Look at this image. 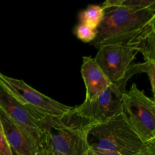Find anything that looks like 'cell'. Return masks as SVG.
I'll return each mask as SVG.
<instances>
[{
    "label": "cell",
    "mask_w": 155,
    "mask_h": 155,
    "mask_svg": "<svg viewBox=\"0 0 155 155\" xmlns=\"http://www.w3.org/2000/svg\"><path fill=\"white\" fill-rule=\"evenodd\" d=\"M41 148L55 155H87V130L66 120L45 117L42 120Z\"/></svg>",
    "instance_id": "cell-4"
},
{
    "label": "cell",
    "mask_w": 155,
    "mask_h": 155,
    "mask_svg": "<svg viewBox=\"0 0 155 155\" xmlns=\"http://www.w3.org/2000/svg\"><path fill=\"white\" fill-rule=\"evenodd\" d=\"M134 155H155V142L151 141L145 143V146Z\"/></svg>",
    "instance_id": "cell-17"
},
{
    "label": "cell",
    "mask_w": 155,
    "mask_h": 155,
    "mask_svg": "<svg viewBox=\"0 0 155 155\" xmlns=\"http://www.w3.org/2000/svg\"><path fill=\"white\" fill-rule=\"evenodd\" d=\"M74 33H75L76 36L80 40L84 42H89V43L93 42L97 35L96 30H92V29L88 27L87 26L82 24L77 26L75 30H74Z\"/></svg>",
    "instance_id": "cell-14"
},
{
    "label": "cell",
    "mask_w": 155,
    "mask_h": 155,
    "mask_svg": "<svg viewBox=\"0 0 155 155\" xmlns=\"http://www.w3.org/2000/svg\"><path fill=\"white\" fill-rule=\"evenodd\" d=\"M87 142L92 149L120 155L136 154L145 145L122 113L104 124L92 126L87 130Z\"/></svg>",
    "instance_id": "cell-2"
},
{
    "label": "cell",
    "mask_w": 155,
    "mask_h": 155,
    "mask_svg": "<svg viewBox=\"0 0 155 155\" xmlns=\"http://www.w3.org/2000/svg\"><path fill=\"white\" fill-rule=\"evenodd\" d=\"M50 155H55V154H49Z\"/></svg>",
    "instance_id": "cell-23"
},
{
    "label": "cell",
    "mask_w": 155,
    "mask_h": 155,
    "mask_svg": "<svg viewBox=\"0 0 155 155\" xmlns=\"http://www.w3.org/2000/svg\"><path fill=\"white\" fill-rule=\"evenodd\" d=\"M81 75L86 86V99L92 101L105 91L112 84L99 68L95 59L83 57Z\"/></svg>",
    "instance_id": "cell-10"
},
{
    "label": "cell",
    "mask_w": 155,
    "mask_h": 155,
    "mask_svg": "<svg viewBox=\"0 0 155 155\" xmlns=\"http://www.w3.org/2000/svg\"><path fill=\"white\" fill-rule=\"evenodd\" d=\"M130 46L142 53L145 61L155 62V33L150 30L148 27Z\"/></svg>",
    "instance_id": "cell-11"
},
{
    "label": "cell",
    "mask_w": 155,
    "mask_h": 155,
    "mask_svg": "<svg viewBox=\"0 0 155 155\" xmlns=\"http://www.w3.org/2000/svg\"><path fill=\"white\" fill-rule=\"evenodd\" d=\"M0 82L23 104L43 117L61 118L73 108L43 95L21 80L0 73Z\"/></svg>",
    "instance_id": "cell-6"
},
{
    "label": "cell",
    "mask_w": 155,
    "mask_h": 155,
    "mask_svg": "<svg viewBox=\"0 0 155 155\" xmlns=\"http://www.w3.org/2000/svg\"><path fill=\"white\" fill-rule=\"evenodd\" d=\"M124 85L111 84L92 101L73 108L64 116L71 124L88 130L92 126L104 124L122 113Z\"/></svg>",
    "instance_id": "cell-3"
},
{
    "label": "cell",
    "mask_w": 155,
    "mask_h": 155,
    "mask_svg": "<svg viewBox=\"0 0 155 155\" xmlns=\"http://www.w3.org/2000/svg\"><path fill=\"white\" fill-rule=\"evenodd\" d=\"M0 109L13 122L40 144L42 136V120L45 117L23 104L1 82Z\"/></svg>",
    "instance_id": "cell-8"
},
{
    "label": "cell",
    "mask_w": 155,
    "mask_h": 155,
    "mask_svg": "<svg viewBox=\"0 0 155 155\" xmlns=\"http://www.w3.org/2000/svg\"><path fill=\"white\" fill-rule=\"evenodd\" d=\"M0 122L6 140L12 151L18 155H35L42 149L40 144L13 122L1 109Z\"/></svg>",
    "instance_id": "cell-9"
},
{
    "label": "cell",
    "mask_w": 155,
    "mask_h": 155,
    "mask_svg": "<svg viewBox=\"0 0 155 155\" xmlns=\"http://www.w3.org/2000/svg\"><path fill=\"white\" fill-rule=\"evenodd\" d=\"M122 114L144 143L154 139L155 102L133 84L123 97Z\"/></svg>",
    "instance_id": "cell-5"
},
{
    "label": "cell",
    "mask_w": 155,
    "mask_h": 155,
    "mask_svg": "<svg viewBox=\"0 0 155 155\" xmlns=\"http://www.w3.org/2000/svg\"><path fill=\"white\" fill-rule=\"evenodd\" d=\"M0 133H2V128L1 122H0Z\"/></svg>",
    "instance_id": "cell-21"
},
{
    "label": "cell",
    "mask_w": 155,
    "mask_h": 155,
    "mask_svg": "<svg viewBox=\"0 0 155 155\" xmlns=\"http://www.w3.org/2000/svg\"><path fill=\"white\" fill-rule=\"evenodd\" d=\"M103 16L104 10L102 6L98 5H89L85 10L79 14L80 23L95 30L99 27Z\"/></svg>",
    "instance_id": "cell-12"
},
{
    "label": "cell",
    "mask_w": 155,
    "mask_h": 155,
    "mask_svg": "<svg viewBox=\"0 0 155 155\" xmlns=\"http://www.w3.org/2000/svg\"><path fill=\"white\" fill-rule=\"evenodd\" d=\"M152 141H154V142H155V133H154V139H153Z\"/></svg>",
    "instance_id": "cell-22"
},
{
    "label": "cell",
    "mask_w": 155,
    "mask_h": 155,
    "mask_svg": "<svg viewBox=\"0 0 155 155\" xmlns=\"http://www.w3.org/2000/svg\"><path fill=\"white\" fill-rule=\"evenodd\" d=\"M139 73H145L149 77L151 82V88H152L153 101L155 102V62L152 61H145L143 63L134 64H132L129 71V74L130 77Z\"/></svg>",
    "instance_id": "cell-13"
},
{
    "label": "cell",
    "mask_w": 155,
    "mask_h": 155,
    "mask_svg": "<svg viewBox=\"0 0 155 155\" xmlns=\"http://www.w3.org/2000/svg\"><path fill=\"white\" fill-rule=\"evenodd\" d=\"M87 155H120V154H117V153H114V152L98 151V150H95L89 148V150H88Z\"/></svg>",
    "instance_id": "cell-18"
},
{
    "label": "cell",
    "mask_w": 155,
    "mask_h": 155,
    "mask_svg": "<svg viewBox=\"0 0 155 155\" xmlns=\"http://www.w3.org/2000/svg\"><path fill=\"white\" fill-rule=\"evenodd\" d=\"M119 2L123 5L138 9L155 8V0H119Z\"/></svg>",
    "instance_id": "cell-15"
},
{
    "label": "cell",
    "mask_w": 155,
    "mask_h": 155,
    "mask_svg": "<svg viewBox=\"0 0 155 155\" xmlns=\"http://www.w3.org/2000/svg\"><path fill=\"white\" fill-rule=\"evenodd\" d=\"M148 29L155 33V15L154 16V18H152V20L151 21V22H150L149 25H148Z\"/></svg>",
    "instance_id": "cell-20"
},
{
    "label": "cell",
    "mask_w": 155,
    "mask_h": 155,
    "mask_svg": "<svg viewBox=\"0 0 155 155\" xmlns=\"http://www.w3.org/2000/svg\"><path fill=\"white\" fill-rule=\"evenodd\" d=\"M12 155H18V154H17V153H15V151H12ZM35 155H50V154H49V152H48L46 149H45V148H42V149H41L37 154Z\"/></svg>",
    "instance_id": "cell-19"
},
{
    "label": "cell",
    "mask_w": 155,
    "mask_h": 155,
    "mask_svg": "<svg viewBox=\"0 0 155 155\" xmlns=\"http://www.w3.org/2000/svg\"><path fill=\"white\" fill-rule=\"evenodd\" d=\"M0 155H12V151L3 133H0Z\"/></svg>",
    "instance_id": "cell-16"
},
{
    "label": "cell",
    "mask_w": 155,
    "mask_h": 155,
    "mask_svg": "<svg viewBox=\"0 0 155 155\" xmlns=\"http://www.w3.org/2000/svg\"><path fill=\"white\" fill-rule=\"evenodd\" d=\"M137 53L131 46L106 45L98 48L94 59L112 84L126 86L131 77L129 71Z\"/></svg>",
    "instance_id": "cell-7"
},
{
    "label": "cell",
    "mask_w": 155,
    "mask_h": 155,
    "mask_svg": "<svg viewBox=\"0 0 155 155\" xmlns=\"http://www.w3.org/2000/svg\"><path fill=\"white\" fill-rule=\"evenodd\" d=\"M104 16L97 28L92 45L97 48L106 45L130 46L149 25L155 15V8L138 9L124 6L119 0L103 3Z\"/></svg>",
    "instance_id": "cell-1"
}]
</instances>
